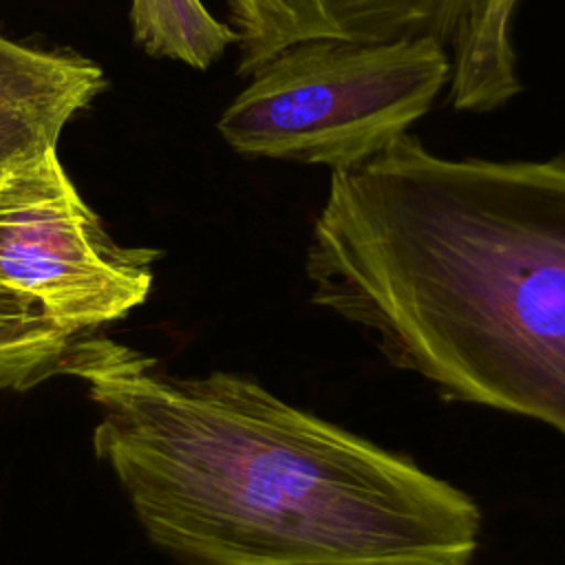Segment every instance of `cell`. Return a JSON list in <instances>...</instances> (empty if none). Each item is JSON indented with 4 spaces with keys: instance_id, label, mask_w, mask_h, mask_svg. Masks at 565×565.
Returning <instances> with one entry per match:
<instances>
[{
    "instance_id": "obj_1",
    "label": "cell",
    "mask_w": 565,
    "mask_h": 565,
    "mask_svg": "<svg viewBox=\"0 0 565 565\" xmlns=\"http://www.w3.org/2000/svg\"><path fill=\"white\" fill-rule=\"evenodd\" d=\"M62 375L99 408L95 452L141 527L185 565H470L479 550L466 492L256 380L172 375L93 331Z\"/></svg>"
},
{
    "instance_id": "obj_2",
    "label": "cell",
    "mask_w": 565,
    "mask_h": 565,
    "mask_svg": "<svg viewBox=\"0 0 565 565\" xmlns=\"http://www.w3.org/2000/svg\"><path fill=\"white\" fill-rule=\"evenodd\" d=\"M305 274L391 366L565 437V159H448L404 135L331 172Z\"/></svg>"
},
{
    "instance_id": "obj_3",
    "label": "cell",
    "mask_w": 565,
    "mask_h": 565,
    "mask_svg": "<svg viewBox=\"0 0 565 565\" xmlns=\"http://www.w3.org/2000/svg\"><path fill=\"white\" fill-rule=\"evenodd\" d=\"M448 82L450 53L433 35L300 40L249 75L218 132L241 154L333 172L408 135Z\"/></svg>"
},
{
    "instance_id": "obj_4",
    "label": "cell",
    "mask_w": 565,
    "mask_h": 565,
    "mask_svg": "<svg viewBox=\"0 0 565 565\" xmlns=\"http://www.w3.org/2000/svg\"><path fill=\"white\" fill-rule=\"evenodd\" d=\"M154 249L124 247L49 148L0 177V285L88 333L143 305Z\"/></svg>"
},
{
    "instance_id": "obj_5",
    "label": "cell",
    "mask_w": 565,
    "mask_h": 565,
    "mask_svg": "<svg viewBox=\"0 0 565 565\" xmlns=\"http://www.w3.org/2000/svg\"><path fill=\"white\" fill-rule=\"evenodd\" d=\"M249 77L280 49L311 38L395 40L433 35L448 46L461 0H225Z\"/></svg>"
},
{
    "instance_id": "obj_6",
    "label": "cell",
    "mask_w": 565,
    "mask_h": 565,
    "mask_svg": "<svg viewBox=\"0 0 565 565\" xmlns=\"http://www.w3.org/2000/svg\"><path fill=\"white\" fill-rule=\"evenodd\" d=\"M104 84L102 68L82 55L35 49L0 33V177L57 148L64 126Z\"/></svg>"
},
{
    "instance_id": "obj_7",
    "label": "cell",
    "mask_w": 565,
    "mask_h": 565,
    "mask_svg": "<svg viewBox=\"0 0 565 565\" xmlns=\"http://www.w3.org/2000/svg\"><path fill=\"white\" fill-rule=\"evenodd\" d=\"M519 0H461L448 38V97L457 110L486 113L521 90L512 20Z\"/></svg>"
},
{
    "instance_id": "obj_8",
    "label": "cell",
    "mask_w": 565,
    "mask_h": 565,
    "mask_svg": "<svg viewBox=\"0 0 565 565\" xmlns=\"http://www.w3.org/2000/svg\"><path fill=\"white\" fill-rule=\"evenodd\" d=\"M73 333L38 302L0 285V391H26L60 375Z\"/></svg>"
},
{
    "instance_id": "obj_9",
    "label": "cell",
    "mask_w": 565,
    "mask_h": 565,
    "mask_svg": "<svg viewBox=\"0 0 565 565\" xmlns=\"http://www.w3.org/2000/svg\"><path fill=\"white\" fill-rule=\"evenodd\" d=\"M130 22L137 42L154 57L207 68L230 44L234 31L201 0H132Z\"/></svg>"
}]
</instances>
